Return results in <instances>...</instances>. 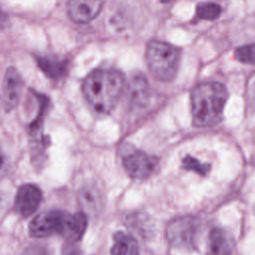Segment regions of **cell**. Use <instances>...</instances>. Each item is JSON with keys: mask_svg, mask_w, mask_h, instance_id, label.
Returning a JSON list of instances; mask_svg holds the SVG:
<instances>
[{"mask_svg": "<svg viewBox=\"0 0 255 255\" xmlns=\"http://www.w3.org/2000/svg\"><path fill=\"white\" fill-rule=\"evenodd\" d=\"M124 76L116 69H96L83 83V94L98 115L109 114L117 105L124 89Z\"/></svg>", "mask_w": 255, "mask_h": 255, "instance_id": "1", "label": "cell"}, {"mask_svg": "<svg viewBox=\"0 0 255 255\" xmlns=\"http://www.w3.org/2000/svg\"><path fill=\"white\" fill-rule=\"evenodd\" d=\"M228 97L225 86L218 82H205L197 85L191 92V116L193 126L210 128L221 119Z\"/></svg>", "mask_w": 255, "mask_h": 255, "instance_id": "2", "label": "cell"}, {"mask_svg": "<svg viewBox=\"0 0 255 255\" xmlns=\"http://www.w3.org/2000/svg\"><path fill=\"white\" fill-rule=\"evenodd\" d=\"M145 60L154 78L169 82L174 79L178 71L180 51L169 43L152 40L146 46Z\"/></svg>", "mask_w": 255, "mask_h": 255, "instance_id": "3", "label": "cell"}, {"mask_svg": "<svg viewBox=\"0 0 255 255\" xmlns=\"http://www.w3.org/2000/svg\"><path fill=\"white\" fill-rule=\"evenodd\" d=\"M199 223L193 216H178L168 222L165 229L166 239L177 249L191 251L196 247Z\"/></svg>", "mask_w": 255, "mask_h": 255, "instance_id": "4", "label": "cell"}, {"mask_svg": "<svg viewBox=\"0 0 255 255\" xmlns=\"http://www.w3.org/2000/svg\"><path fill=\"white\" fill-rule=\"evenodd\" d=\"M157 164L156 157L141 150L130 149L123 156V165L127 173L136 179L148 177Z\"/></svg>", "mask_w": 255, "mask_h": 255, "instance_id": "5", "label": "cell"}, {"mask_svg": "<svg viewBox=\"0 0 255 255\" xmlns=\"http://www.w3.org/2000/svg\"><path fill=\"white\" fill-rule=\"evenodd\" d=\"M65 213L60 210L40 213L29 224L30 235L36 238H45L54 234H61Z\"/></svg>", "mask_w": 255, "mask_h": 255, "instance_id": "6", "label": "cell"}, {"mask_svg": "<svg viewBox=\"0 0 255 255\" xmlns=\"http://www.w3.org/2000/svg\"><path fill=\"white\" fill-rule=\"evenodd\" d=\"M42 200V192L40 188L31 183H26L18 188L15 196V210L22 217L32 215Z\"/></svg>", "mask_w": 255, "mask_h": 255, "instance_id": "7", "label": "cell"}, {"mask_svg": "<svg viewBox=\"0 0 255 255\" xmlns=\"http://www.w3.org/2000/svg\"><path fill=\"white\" fill-rule=\"evenodd\" d=\"M22 91V79L14 67H9L3 79L2 104L6 112L13 111L20 100Z\"/></svg>", "mask_w": 255, "mask_h": 255, "instance_id": "8", "label": "cell"}, {"mask_svg": "<svg viewBox=\"0 0 255 255\" xmlns=\"http://www.w3.org/2000/svg\"><path fill=\"white\" fill-rule=\"evenodd\" d=\"M105 0H68L67 10L76 23H88L101 12Z\"/></svg>", "mask_w": 255, "mask_h": 255, "instance_id": "9", "label": "cell"}, {"mask_svg": "<svg viewBox=\"0 0 255 255\" xmlns=\"http://www.w3.org/2000/svg\"><path fill=\"white\" fill-rule=\"evenodd\" d=\"M128 103L132 109L144 108L150 97V88L144 76L136 74L132 76L128 87Z\"/></svg>", "mask_w": 255, "mask_h": 255, "instance_id": "10", "label": "cell"}, {"mask_svg": "<svg viewBox=\"0 0 255 255\" xmlns=\"http://www.w3.org/2000/svg\"><path fill=\"white\" fill-rule=\"evenodd\" d=\"M78 198L84 213L97 215L103 208L104 196L100 187L95 183L84 184L79 190Z\"/></svg>", "mask_w": 255, "mask_h": 255, "instance_id": "11", "label": "cell"}, {"mask_svg": "<svg viewBox=\"0 0 255 255\" xmlns=\"http://www.w3.org/2000/svg\"><path fill=\"white\" fill-rule=\"evenodd\" d=\"M87 224L88 218L86 213H65L61 235L66 238L68 242L76 243L83 237Z\"/></svg>", "mask_w": 255, "mask_h": 255, "instance_id": "12", "label": "cell"}, {"mask_svg": "<svg viewBox=\"0 0 255 255\" xmlns=\"http://www.w3.org/2000/svg\"><path fill=\"white\" fill-rule=\"evenodd\" d=\"M234 241L231 235L222 228H213L207 241V255H231Z\"/></svg>", "mask_w": 255, "mask_h": 255, "instance_id": "13", "label": "cell"}, {"mask_svg": "<svg viewBox=\"0 0 255 255\" xmlns=\"http://www.w3.org/2000/svg\"><path fill=\"white\" fill-rule=\"evenodd\" d=\"M112 255H139L137 242L130 235L124 232L114 234V244L111 249Z\"/></svg>", "mask_w": 255, "mask_h": 255, "instance_id": "14", "label": "cell"}, {"mask_svg": "<svg viewBox=\"0 0 255 255\" xmlns=\"http://www.w3.org/2000/svg\"><path fill=\"white\" fill-rule=\"evenodd\" d=\"M38 66L42 72L51 79L61 77L66 70V65L63 61L53 56H43L37 59Z\"/></svg>", "mask_w": 255, "mask_h": 255, "instance_id": "15", "label": "cell"}, {"mask_svg": "<svg viewBox=\"0 0 255 255\" xmlns=\"http://www.w3.org/2000/svg\"><path fill=\"white\" fill-rule=\"evenodd\" d=\"M222 9L220 5L214 2L198 3L195 10L194 20H215L221 15Z\"/></svg>", "mask_w": 255, "mask_h": 255, "instance_id": "16", "label": "cell"}, {"mask_svg": "<svg viewBox=\"0 0 255 255\" xmlns=\"http://www.w3.org/2000/svg\"><path fill=\"white\" fill-rule=\"evenodd\" d=\"M182 167L186 170H191L204 176L210 170L211 165L207 162H201L191 155H186L182 158Z\"/></svg>", "mask_w": 255, "mask_h": 255, "instance_id": "17", "label": "cell"}, {"mask_svg": "<svg viewBox=\"0 0 255 255\" xmlns=\"http://www.w3.org/2000/svg\"><path fill=\"white\" fill-rule=\"evenodd\" d=\"M235 58L245 64H255V43L238 47L235 50Z\"/></svg>", "mask_w": 255, "mask_h": 255, "instance_id": "18", "label": "cell"}, {"mask_svg": "<svg viewBox=\"0 0 255 255\" xmlns=\"http://www.w3.org/2000/svg\"><path fill=\"white\" fill-rule=\"evenodd\" d=\"M63 255H81V251L74 242H68L63 247Z\"/></svg>", "mask_w": 255, "mask_h": 255, "instance_id": "19", "label": "cell"}, {"mask_svg": "<svg viewBox=\"0 0 255 255\" xmlns=\"http://www.w3.org/2000/svg\"><path fill=\"white\" fill-rule=\"evenodd\" d=\"M6 169H7V158L0 146V177L4 175V173L6 172Z\"/></svg>", "mask_w": 255, "mask_h": 255, "instance_id": "20", "label": "cell"}, {"mask_svg": "<svg viewBox=\"0 0 255 255\" xmlns=\"http://www.w3.org/2000/svg\"><path fill=\"white\" fill-rule=\"evenodd\" d=\"M26 255H47V254L45 253L43 248L35 247V248L27 250V254Z\"/></svg>", "mask_w": 255, "mask_h": 255, "instance_id": "21", "label": "cell"}, {"mask_svg": "<svg viewBox=\"0 0 255 255\" xmlns=\"http://www.w3.org/2000/svg\"><path fill=\"white\" fill-rule=\"evenodd\" d=\"M5 21H6V16H5L4 12L2 11V9L0 8V28H1V27H3V25H4Z\"/></svg>", "mask_w": 255, "mask_h": 255, "instance_id": "22", "label": "cell"}, {"mask_svg": "<svg viewBox=\"0 0 255 255\" xmlns=\"http://www.w3.org/2000/svg\"><path fill=\"white\" fill-rule=\"evenodd\" d=\"M159 1L162 3H169V2H172L173 0H159Z\"/></svg>", "mask_w": 255, "mask_h": 255, "instance_id": "23", "label": "cell"}]
</instances>
